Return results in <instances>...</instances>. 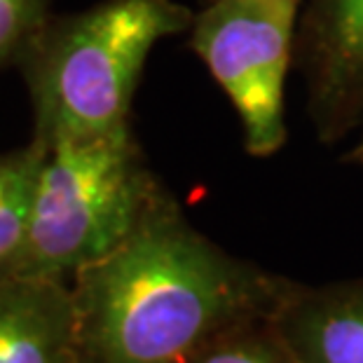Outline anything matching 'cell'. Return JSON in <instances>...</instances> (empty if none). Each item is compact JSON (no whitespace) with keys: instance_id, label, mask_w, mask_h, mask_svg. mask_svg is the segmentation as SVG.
Returning a JSON list of instances; mask_svg holds the SVG:
<instances>
[{"instance_id":"6da1fadb","label":"cell","mask_w":363,"mask_h":363,"mask_svg":"<svg viewBox=\"0 0 363 363\" xmlns=\"http://www.w3.org/2000/svg\"><path fill=\"white\" fill-rule=\"evenodd\" d=\"M71 291L80 363H183L286 298L279 281L199 235L169 192Z\"/></svg>"},{"instance_id":"7a4b0ae2","label":"cell","mask_w":363,"mask_h":363,"mask_svg":"<svg viewBox=\"0 0 363 363\" xmlns=\"http://www.w3.org/2000/svg\"><path fill=\"white\" fill-rule=\"evenodd\" d=\"M179 0H101L50 17L21 59L40 143L104 136L129 125L131 99L152 48L188 33Z\"/></svg>"},{"instance_id":"3957f363","label":"cell","mask_w":363,"mask_h":363,"mask_svg":"<svg viewBox=\"0 0 363 363\" xmlns=\"http://www.w3.org/2000/svg\"><path fill=\"white\" fill-rule=\"evenodd\" d=\"M164 192L131 125L48 143L24 246L3 272L73 279L118 249Z\"/></svg>"},{"instance_id":"277c9868","label":"cell","mask_w":363,"mask_h":363,"mask_svg":"<svg viewBox=\"0 0 363 363\" xmlns=\"http://www.w3.org/2000/svg\"><path fill=\"white\" fill-rule=\"evenodd\" d=\"M303 0H204L190 48L220 84L253 157L277 155L286 138V75L296 59Z\"/></svg>"},{"instance_id":"5b68a950","label":"cell","mask_w":363,"mask_h":363,"mask_svg":"<svg viewBox=\"0 0 363 363\" xmlns=\"http://www.w3.org/2000/svg\"><path fill=\"white\" fill-rule=\"evenodd\" d=\"M296 64L305 115L323 145L363 127V0H303Z\"/></svg>"},{"instance_id":"8992f818","label":"cell","mask_w":363,"mask_h":363,"mask_svg":"<svg viewBox=\"0 0 363 363\" xmlns=\"http://www.w3.org/2000/svg\"><path fill=\"white\" fill-rule=\"evenodd\" d=\"M0 363H80L71 286L0 272Z\"/></svg>"},{"instance_id":"52a82bcc","label":"cell","mask_w":363,"mask_h":363,"mask_svg":"<svg viewBox=\"0 0 363 363\" xmlns=\"http://www.w3.org/2000/svg\"><path fill=\"white\" fill-rule=\"evenodd\" d=\"M277 314L303 363H363V286L286 296Z\"/></svg>"},{"instance_id":"ba28073f","label":"cell","mask_w":363,"mask_h":363,"mask_svg":"<svg viewBox=\"0 0 363 363\" xmlns=\"http://www.w3.org/2000/svg\"><path fill=\"white\" fill-rule=\"evenodd\" d=\"M43 160L45 145L35 138L24 148L0 152V272L24 246Z\"/></svg>"},{"instance_id":"9c48e42d","label":"cell","mask_w":363,"mask_h":363,"mask_svg":"<svg viewBox=\"0 0 363 363\" xmlns=\"http://www.w3.org/2000/svg\"><path fill=\"white\" fill-rule=\"evenodd\" d=\"M50 19V0H0V68L19 66Z\"/></svg>"},{"instance_id":"30bf717a","label":"cell","mask_w":363,"mask_h":363,"mask_svg":"<svg viewBox=\"0 0 363 363\" xmlns=\"http://www.w3.org/2000/svg\"><path fill=\"white\" fill-rule=\"evenodd\" d=\"M183 363H289L277 347L260 340H237L216 347H204Z\"/></svg>"},{"instance_id":"8fae6325","label":"cell","mask_w":363,"mask_h":363,"mask_svg":"<svg viewBox=\"0 0 363 363\" xmlns=\"http://www.w3.org/2000/svg\"><path fill=\"white\" fill-rule=\"evenodd\" d=\"M350 164H357L359 169H363V127L359 129V134L352 138V145H350V152L345 157Z\"/></svg>"}]
</instances>
